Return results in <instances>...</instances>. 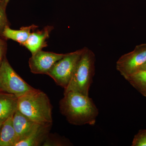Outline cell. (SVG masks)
Here are the masks:
<instances>
[{
	"label": "cell",
	"mask_w": 146,
	"mask_h": 146,
	"mask_svg": "<svg viewBox=\"0 0 146 146\" xmlns=\"http://www.w3.org/2000/svg\"><path fill=\"white\" fill-rule=\"evenodd\" d=\"M13 115L3 122L1 127L0 146H15L19 141L13 126L12 121Z\"/></svg>",
	"instance_id": "7c38bea8"
},
{
	"label": "cell",
	"mask_w": 146,
	"mask_h": 146,
	"mask_svg": "<svg viewBox=\"0 0 146 146\" xmlns=\"http://www.w3.org/2000/svg\"><path fill=\"white\" fill-rule=\"evenodd\" d=\"M83 50V48L66 54L63 58L55 63L47 75L52 78L58 85L66 89Z\"/></svg>",
	"instance_id": "5b68a950"
},
{
	"label": "cell",
	"mask_w": 146,
	"mask_h": 146,
	"mask_svg": "<svg viewBox=\"0 0 146 146\" xmlns=\"http://www.w3.org/2000/svg\"><path fill=\"white\" fill-rule=\"evenodd\" d=\"M66 54H57L45 52L42 50L32 54L29 60V65L31 72L35 74H47L48 72L57 61Z\"/></svg>",
	"instance_id": "52a82bcc"
},
{
	"label": "cell",
	"mask_w": 146,
	"mask_h": 146,
	"mask_svg": "<svg viewBox=\"0 0 146 146\" xmlns=\"http://www.w3.org/2000/svg\"><path fill=\"white\" fill-rule=\"evenodd\" d=\"M35 89L18 75L5 57L0 65V91L18 98Z\"/></svg>",
	"instance_id": "277c9868"
},
{
	"label": "cell",
	"mask_w": 146,
	"mask_h": 146,
	"mask_svg": "<svg viewBox=\"0 0 146 146\" xmlns=\"http://www.w3.org/2000/svg\"><path fill=\"white\" fill-rule=\"evenodd\" d=\"M131 146H146V129H141L134 136Z\"/></svg>",
	"instance_id": "2e32d148"
},
{
	"label": "cell",
	"mask_w": 146,
	"mask_h": 146,
	"mask_svg": "<svg viewBox=\"0 0 146 146\" xmlns=\"http://www.w3.org/2000/svg\"><path fill=\"white\" fill-rule=\"evenodd\" d=\"M126 80L146 98V70H140L129 76Z\"/></svg>",
	"instance_id": "5bb4252c"
},
{
	"label": "cell",
	"mask_w": 146,
	"mask_h": 146,
	"mask_svg": "<svg viewBox=\"0 0 146 146\" xmlns=\"http://www.w3.org/2000/svg\"><path fill=\"white\" fill-rule=\"evenodd\" d=\"M3 123L0 122V129H1V127Z\"/></svg>",
	"instance_id": "ffe728a7"
},
{
	"label": "cell",
	"mask_w": 146,
	"mask_h": 146,
	"mask_svg": "<svg viewBox=\"0 0 146 146\" xmlns=\"http://www.w3.org/2000/svg\"><path fill=\"white\" fill-rule=\"evenodd\" d=\"M12 121L18 142L28 135L36 123L29 119L17 109L13 114Z\"/></svg>",
	"instance_id": "9c48e42d"
},
{
	"label": "cell",
	"mask_w": 146,
	"mask_h": 146,
	"mask_svg": "<svg viewBox=\"0 0 146 146\" xmlns=\"http://www.w3.org/2000/svg\"><path fill=\"white\" fill-rule=\"evenodd\" d=\"M2 1V0H0V3Z\"/></svg>",
	"instance_id": "44dd1931"
},
{
	"label": "cell",
	"mask_w": 146,
	"mask_h": 146,
	"mask_svg": "<svg viewBox=\"0 0 146 146\" xmlns=\"http://www.w3.org/2000/svg\"><path fill=\"white\" fill-rule=\"evenodd\" d=\"M52 123H36L31 132L18 142L15 146H38L44 143L48 137Z\"/></svg>",
	"instance_id": "ba28073f"
},
{
	"label": "cell",
	"mask_w": 146,
	"mask_h": 146,
	"mask_svg": "<svg viewBox=\"0 0 146 146\" xmlns=\"http://www.w3.org/2000/svg\"><path fill=\"white\" fill-rule=\"evenodd\" d=\"M146 70V62L145 64H144L143 65H142L141 68H140V69H139V70Z\"/></svg>",
	"instance_id": "ac0fdd59"
},
{
	"label": "cell",
	"mask_w": 146,
	"mask_h": 146,
	"mask_svg": "<svg viewBox=\"0 0 146 146\" xmlns=\"http://www.w3.org/2000/svg\"><path fill=\"white\" fill-rule=\"evenodd\" d=\"M6 5L3 1L0 3V36H2L3 32L6 27L8 26V21L6 14Z\"/></svg>",
	"instance_id": "9a60e30c"
},
{
	"label": "cell",
	"mask_w": 146,
	"mask_h": 146,
	"mask_svg": "<svg viewBox=\"0 0 146 146\" xmlns=\"http://www.w3.org/2000/svg\"><path fill=\"white\" fill-rule=\"evenodd\" d=\"M36 27H37L32 25L31 26L23 27L20 30H15L7 26L4 29L2 36L6 39H12L23 45L31 33V30Z\"/></svg>",
	"instance_id": "4fadbf2b"
},
{
	"label": "cell",
	"mask_w": 146,
	"mask_h": 146,
	"mask_svg": "<svg viewBox=\"0 0 146 146\" xmlns=\"http://www.w3.org/2000/svg\"><path fill=\"white\" fill-rule=\"evenodd\" d=\"M96 57L93 52L84 48L72 76L64 93L74 91L89 96V90L95 74Z\"/></svg>",
	"instance_id": "3957f363"
},
{
	"label": "cell",
	"mask_w": 146,
	"mask_h": 146,
	"mask_svg": "<svg viewBox=\"0 0 146 146\" xmlns=\"http://www.w3.org/2000/svg\"><path fill=\"white\" fill-rule=\"evenodd\" d=\"M6 46L5 42L0 38V65L5 56Z\"/></svg>",
	"instance_id": "e0dca14e"
},
{
	"label": "cell",
	"mask_w": 146,
	"mask_h": 146,
	"mask_svg": "<svg viewBox=\"0 0 146 146\" xmlns=\"http://www.w3.org/2000/svg\"><path fill=\"white\" fill-rule=\"evenodd\" d=\"M64 95L59 102V108L68 122L75 125L95 124L99 111L92 99L72 91Z\"/></svg>",
	"instance_id": "6da1fadb"
},
{
	"label": "cell",
	"mask_w": 146,
	"mask_h": 146,
	"mask_svg": "<svg viewBox=\"0 0 146 146\" xmlns=\"http://www.w3.org/2000/svg\"><path fill=\"white\" fill-rule=\"evenodd\" d=\"M17 109L35 122L52 123V106L46 94L35 89L18 98Z\"/></svg>",
	"instance_id": "7a4b0ae2"
},
{
	"label": "cell",
	"mask_w": 146,
	"mask_h": 146,
	"mask_svg": "<svg viewBox=\"0 0 146 146\" xmlns=\"http://www.w3.org/2000/svg\"><path fill=\"white\" fill-rule=\"evenodd\" d=\"M146 62V44L136 46L134 50L123 55L116 63L117 70L125 80L139 70Z\"/></svg>",
	"instance_id": "8992f818"
},
{
	"label": "cell",
	"mask_w": 146,
	"mask_h": 146,
	"mask_svg": "<svg viewBox=\"0 0 146 146\" xmlns=\"http://www.w3.org/2000/svg\"><path fill=\"white\" fill-rule=\"evenodd\" d=\"M50 29H45L41 31H37L31 33L23 46L31 52L32 55L42 50L46 46V40L49 37Z\"/></svg>",
	"instance_id": "8fae6325"
},
{
	"label": "cell",
	"mask_w": 146,
	"mask_h": 146,
	"mask_svg": "<svg viewBox=\"0 0 146 146\" xmlns=\"http://www.w3.org/2000/svg\"><path fill=\"white\" fill-rule=\"evenodd\" d=\"M10 0H2L3 2L6 5H7V3H8L9 2Z\"/></svg>",
	"instance_id": "d6986e66"
},
{
	"label": "cell",
	"mask_w": 146,
	"mask_h": 146,
	"mask_svg": "<svg viewBox=\"0 0 146 146\" xmlns=\"http://www.w3.org/2000/svg\"><path fill=\"white\" fill-rule=\"evenodd\" d=\"M18 98L13 94L0 91V122L3 123L17 109Z\"/></svg>",
	"instance_id": "30bf717a"
}]
</instances>
